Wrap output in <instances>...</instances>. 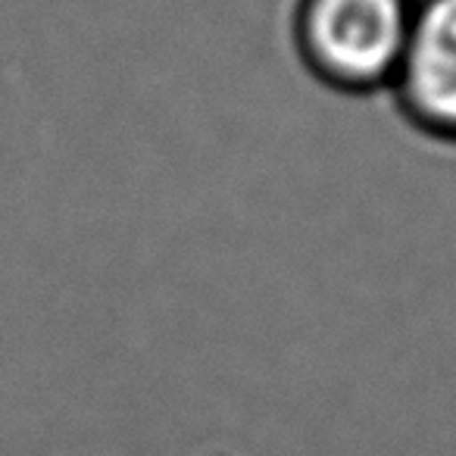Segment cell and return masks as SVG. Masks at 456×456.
<instances>
[{"mask_svg": "<svg viewBox=\"0 0 456 456\" xmlns=\"http://www.w3.org/2000/svg\"><path fill=\"white\" fill-rule=\"evenodd\" d=\"M412 7L416 0H300V53L331 88H391L410 41Z\"/></svg>", "mask_w": 456, "mask_h": 456, "instance_id": "obj_1", "label": "cell"}, {"mask_svg": "<svg viewBox=\"0 0 456 456\" xmlns=\"http://www.w3.org/2000/svg\"><path fill=\"white\" fill-rule=\"evenodd\" d=\"M391 88L419 126L456 141V0H416Z\"/></svg>", "mask_w": 456, "mask_h": 456, "instance_id": "obj_2", "label": "cell"}]
</instances>
